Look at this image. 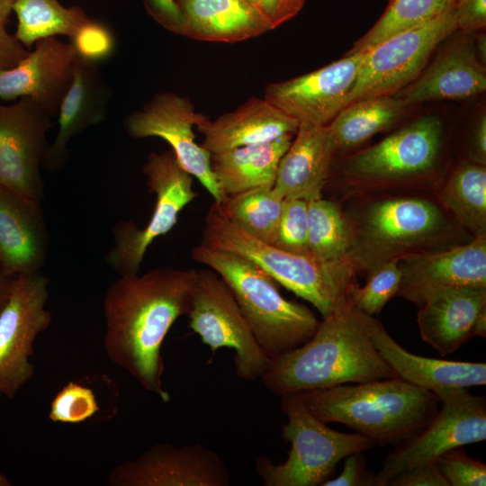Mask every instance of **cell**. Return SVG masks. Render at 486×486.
Instances as JSON below:
<instances>
[{
	"label": "cell",
	"mask_w": 486,
	"mask_h": 486,
	"mask_svg": "<svg viewBox=\"0 0 486 486\" xmlns=\"http://www.w3.org/2000/svg\"><path fill=\"white\" fill-rule=\"evenodd\" d=\"M471 161L486 165V116L481 114L477 120L471 139Z\"/></svg>",
	"instance_id": "cell-46"
},
{
	"label": "cell",
	"mask_w": 486,
	"mask_h": 486,
	"mask_svg": "<svg viewBox=\"0 0 486 486\" xmlns=\"http://www.w3.org/2000/svg\"><path fill=\"white\" fill-rule=\"evenodd\" d=\"M196 272L163 266L120 276L104 298L108 358L164 402L170 394L163 386L161 346L175 321L189 310Z\"/></svg>",
	"instance_id": "cell-1"
},
{
	"label": "cell",
	"mask_w": 486,
	"mask_h": 486,
	"mask_svg": "<svg viewBox=\"0 0 486 486\" xmlns=\"http://www.w3.org/2000/svg\"><path fill=\"white\" fill-rule=\"evenodd\" d=\"M12 279L13 277L5 276L0 273V310L8 297Z\"/></svg>",
	"instance_id": "cell-47"
},
{
	"label": "cell",
	"mask_w": 486,
	"mask_h": 486,
	"mask_svg": "<svg viewBox=\"0 0 486 486\" xmlns=\"http://www.w3.org/2000/svg\"><path fill=\"white\" fill-rule=\"evenodd\" d=\"M486 309V287H446L419 307L417 322L422 339L441 356L454 353L472 337Z\"/></svg>",
	"instance_id": "cell-23"
},
{
	"label": "cell",
	"mask_w": 486,
	"mask_h": 486,
	"mask_svg": "<svg viewBox=\"0 0 486 486\" xmlns=\"http://www.w3.org/2000/svg\"><path fill=\"white\" fill-rule=\"evenodd\" d=\"M372 342L398 378L436 393L450 388L486 383L485 363L442 360L417 356L400 346L381 321L369 318Z\"/></svg>",
	"instance_id": "cell-22"
},
{
	"label": "cell",
	"mask_w": 486,
	"mask_h": 486,
	"mask_svg": "<svg viewBox=\"0 0 486 486\" xmlns=\"http://www.w3.org/2000/svg\"><path fill=\"white\" fill-rule=\"evenodd\" d=\"M186 315L191 329L212 352L220 347L234 350L237 376L246 381L262 376L270 359L256 341L230 288L212 269L197 270Z\"/></svg>",
	"instance_id": "cell-10"
},
{
	"label": "cell",
	"mask_w": 486,
	"mask_h": 486,
	"mask_svg": "<svg viewBox=\"0 0 486 486\" xmlns=\"http://www.w3.org/2000/svg\"><path fill=\"white\" fill-rule=\"evenodd\" d=\"M322 486H374V474L367 470L362 452L353 453L344 458L339 475L329 478Z\"/></svg>",
	"instance_id": "cell-40"
},
{
	"label": "cell",
	"mask_w": 486,
	"mask_h": 486,
	"mask_svg": "<svg viewBox=\"0 0 486 486\" xmlns=\"http://www.w3.org/2000/svg\"><path fill=\"white\" fill-rule=\"evenodd\" d=\"M365 56L366 51L346 53L317 70L271 84L265 99L299 124L328 125L345 107Z\"/></svg>",
	"instance_id": "cell-16"
},
{
	"label": "cell",
	"mask_w": 486,
	"mask_h": 486,
	"mask_svg": "<svg viewBox=\"0 0 486 486\" xmlns=\"http://www.w3.org/2000/svg\"><path fill=\"white\" fill-rule=\"evenodd\" d=\"M441 408L419 432L399 443L374 474V486H386L398 473L435 461L444 453L486 439V400L466 388L445 389L435 393Z\"/></svg>",
	"instance_id": "cell-9"
},
{
	"label": "cell",
	"mask_w": 486,
	"mask_h": 486,
	"mask_svg": "<svg viewBox=\"0 0 486 486\" xmlns=\"http://www.w3.org/2000/svg\"><path fill=\"white\" fill-rule=\"evenodd\" d=\"M296 14L302 8L305 0H283Z\"/></svg>",
	"instance_id": "cell-51"
},
{
	"label": "cell",
	"mask_w": 486,
	"mask_h": 486,
	"mask_svg": "<svg viewBox=\"0 0 486 486\" xmlns=\"http://www.w3.org/2000/svg\"><path fill=\"white\" fill-rule=\"evenodd\" d=\"M292 136L211 154L212 173L225 197L257 187H273L279 162Z\"/></svg>",
	"instance_id": "cell-28"
},
{
	"label": "cell",
	"mask_w": 486,
	"mask_h": 486,
	"mask_svg": "<svg viewBox=\"0 0 486 486\" xmlns=\"http://www.w3.org/2000/svg\"><path fill=\"white\" fill-rule=\"evenodd\" d=\"M200 116L189 99L164 92L130 114L124 128L132 138L158 137L166 141L181 166L202 184L214 202L221 203L226 197L212 173L211 153L194 139L193 127Z\"/></svg>",
	"instance_id": "cell-15"
},
{
	"label": "cell",
	"mask_w": 486,
	"mask_h": 486,
	"mask_svg": "<svg viewBox=\"0 0 486 486\" xmlns=\"http://www.w3.org/2000/svg\"><path fill=\"white\" fill-rule=\"evenodd\" d=\"M192 258L226 283L269 359L302 346L314 335L320 324L314 313L284 298L274 281L250 260L202 244L192 249Z\"/></svg>",
	"instance_id": "cell-5"
},
{
	"label": "cell",
	"mask_w": 486,
	"mask_h": 486,
	"mask_svg": "<svg viewBox=\"0 0 486 486\" xmlns=\"http://www.w3.org/2000/svg\"><path fill=\"white\" fill-rule=\"evenodd\" d=\"M142 172L149 191L156 194V205L143 229L132 221H121L114 228V246L107 262L120 276L139 274L148 248L173 229L181 211L197 195L193 176L181 166L172 150L148 155Z\"/></svg>",
	"instance_id": "cell-8"
},
{
	"label": "cell",
	"mask_w": 486,
	"mask_h": 486,
	"mask_svg": "<svg viewBox=\"0 0 486 486\" xmlns=\"http://www.w3.org/2000/svg\"><path fill=\"white\" fill-rule=\"evenodd\" d=\"M474 47H475V50H476V53H477V56L480 59V61L485 65V57H486V38H485V33H481L478 38H477V40H476V43L474 44Z\"/></svg>",
	"instance_id": "cell-49"
},
{
	"label": "cell",
	"mask_w": 486,
	"mask_h": 486,
	"mask_svg": "<svg viewBox=\"0 0 486 486\" xmlns=\"http://www.w3.org/2000/svg\"><path fill=\"white\" fill-rule=\"evenodd\" d=\"M309 410L327 423L344 424L375 445L399 444L424 428L438 397L400 378L300 392Z\"/></svg>",
	"instance_id": "cell-3"
},
{
	"label": "cell",
	"mask_w": 486,
	"mask_h": 486,
	"mask_svg": "<svg viewBox=\"0 0 486 486\" xmlns=\"http://www.w3.org/2000/svg\"><path fill=\"white\" fill-rule=\"evenodd\" d=\"M148 13L163 27L179 33L181 14L176 0H143Z\"/></svg>",
	"instance_id": "cell-43"
},
{
	"label": "cell",
	"mask_w": 486,
	"mask_h": 486,
	"mask_svg": "<svg viewBox=\"0 0 486 486\" xmlns=\"http://www.w3.org/2000/svg\"><path fill=\"white\" fill-rule=\"evenodd\" d=\"M456 0H389L378 21L347 53L365 51L398 32L428 23L454 10Z\"/></svg>",
	"instance_id": "cell-34"
},
{
	"label": "cell",
	"mask_w": 486,
	"mask_h": 486,
	"mask_svg": "<svg viewBox=\"0 0 486 486\" xmlns=\"http://www.w3.org/2000/svg\"><path fill=\"white\" fill-rule=\"evenodd\" d=\"M10 481L5 477L4 474L0 472V486H10Z\"/></svg>",
	"instance_id": "cell-52"
},
{
	"label": "cell",
	"mask_w": 486,
	"mask_h": 486,
	"mask_svg": "<svg viewBox=\"0 0 486 486\" xmlns=\"http://www.w3.org/2000/svg\"><path fill=\"white\" fill-rule=\"evenodd\" d=\"M473 336L486 338V309L481 312L476 320Z\"/></svg>",
	"instance_id": "cell-48"
},
{
	"label": "cell",
	"mask_w": 486,
	"mask_h": 486,
	"mask_svg": "<svg viewBox=\"0 0 486 486\" xmlns=\"http://www.w3.org/2000/svg\"><path fill=\"white\" fill-rule=\"evenodd\" d=\"M14 0H0V19L7 22L10 13L13 11Z\"/></svg>",
	"instance_id": "cell-50"
},
{
	"label": "cell",
	"mask_w": 486,
	"mask_h": 486,
	"mask_svg": "<svg viewBox=\"0 0 486 486\" xmlns=\"http://www.w3.org/2000/svg\"><path fill=\"white\" fill-rule=\"evenodd\" d=\"M52 117L30 98L0 104V186L41 202L40 174Z\"/></svg>",
	"instance_id": "cell-14"
},
{
	"label": "cell",
	"mask_w": 486,
	"mask_h": 486,
	"mask_svg": "<svg viewBox=\"0 0 486 486\" xmlns=\"http://www.w3.org/2000/svg\"><path fill=\"white\" fill-rule=\"evenodd\" d=\"M387 485L449 486L435 461L420 464L398 473L388 482Z\"/></svg>",
	"instance_id": "cell-41"
},
{
	"label": "cell",
	"mask_w": 486,
	"mask_h": 486,
	"mask_svg": "<svg viewBox=\"0 0 486 486\" xmlns=\"http://www.w3.org/2000/svg\"><path fill=\"white\" fill-rule=\"evenodd\" d=\"M201 244L250 260L274 282L311 303L323 318L347 301L357 286V272L348 258L321 260L284 251L246 232L216 202L206 213Z\"/></svg>",
	"instance_id": "cell-4"
},
{
	"label": "cell",
	"mask_w": 486,
	"mask_h": 486,
	"mask_svg": "<svg viewBox=\"0 0 486 486\" xmlns=\"http://www.w3.org/2000/svg\"><path fill=\"white\" fill-rule=\"evenodd\" d=\"M350 299L320 322L302 346L270 359L260 377L264 386L281 396L349 382L398 378L370 338L369 318Z\"/></svg>",
	"instance_id": "cell-2"
},
{
	"label": "cell",
	"mask_w": 486,
	"mask_h": 486,
	"mask_svg": "<svg viewBox=\"0 0 486 486\" xmlns=\"http://www.w3.org/2000/svg\"><path fill=\"white\" fill-rule=\"evenodd\" d=\"M49 280L40 272L14 276L0 310V393L13 399L34 374L29 361L51 314L46 309Z\"/></svg>",
	"instance_id": "cell-12"
},
{
	"label": "cell",
	"mask_w": 486,
	"mask_h": 486,
	"mask_svg": "<svg viewBox=\"0 0 486 486\" xmlns=\"http://www.w3.org/2000/svg\"><path fill=\"white\" fill-rule=\"evenodd\" d=\"M486 69L473 42L458 40L446 48L410 85L395 95L410 104L463 100L483 93Z\"/></svg>",
	"instance_id": "cell-24"
},
{
	"label": "cell",
	"mask_w": 486,
	"mask_h": 486,
	"mask_svg": "<svg viewBox=\"0 0 486 486\" xmlns=\"http://www.w3.org/2000/svg\"><path fill=\"white\" fill-rule=\"evenodd\" d=\"M48 248L41 202L0 186V273L13 277L40 272Z\"/></svg>",
	"instance_id": "cell-20"
},
{
	"label": "cell",
	"mask_w": 486,
	"mask_h": 486,
	"mask_svg": "<svg viewBox=\"0 0 486 486\" xmlns=\"http://www.w3.org/2000/svg\"><path fill=\"white\" fill-rule=\"evenodd\" d=\"M454 12L457 30L464 33L482 31L486 26V0H456Z\"/></svg>",
	"instance_id": "cell-42"
},
{
	"label": "cell",
	"mask_w": 486,
	"mask_h": 486,
	"mask_svg": "<svg viewBox=\"0 0 486 486\" xmlns=\"http://www.w3.org/2000/svg\"><path fill=\"white\" fill-rule=\"evenodd\" d=\"M202 148L218 154L238 147L274 140L296 133L299 123L265 98H249L235 111L210 121L201 114L196 125Z\"/></svg>",
	"instance_id": "cell-26"
},
{
	"label": "cell",
	"mask_w": 486,
	"mask_h": 486,
	"mask_svg": "<svg viewBox=\"0 0 486 486\" xmlns=\"http://www.w3.org/2000/svg\"><path fill=\"white\" fill-rule=\"evenodd\" d=\"M295 135L279 162L273 188L283 199L321 198L337 151L328 127L302 123Z\"/></svg>",
	"instance_id": "cell-25"
},
{
	"label": "cell",
	"mask_w": 486,
	"mask_h": 486,
	"mask_svg": "<svg viewBox=\"0 0 486 486\" xmlns=\"http://www.w3.org/2000/svg\"><path fill=\"white\" fill-rule=\"evenodd\" d=\"M457 30L454 10L398 32L366 51L345 106L358 100L393 95L414 81L437 45Z\"/></svg>",
	"instance_id": "cell-11"
},
{
	"label": "cell",
	"mask_w": 486,
	"mask_h": 486,
	"mask_svg": "<svg viewBox=\"0 0 486 486\" xmlns=\"http://www.w3.org/2000/svg\"><path fill=\"white\" fill-rule=\"evenodd\" d=\"M77 55L57 37L39 40L14 68L0 71V98H30L52 118L73 77Z\"/></svg>",
	"instance_id": "cell-19"
},
{
	"label": "cell",
	"mask_w": 486,
	"mask_h": 486,
	"mask_svg": "<svg viewBox=\"0 0 486 486\" xmlns=\"http://www.w3.org/2000/svg\"><path fill=\"white\" fill-rule=\"evenodd\" d=\"M399 259H392L370 274L365 285L356 286L350 302L358 310L374 316L394 296L400 288L401 272L398 266Z\"/></svg>",
	"instance_id": "cell-35"
},
{
	"label": "cell",
	"mask_w": 486,
	"mask_h": 486,
	"mask_svg": "<svg viewBox=\"0 0 486 486\" xmlns=\"http://www.w3.org/2000/svg\"><path fill=\"white\" fill-rule=\"evenodd\" d=\"M12 10L18 21L14 35L28 50L44 38H71L90 20L82 8L66 7L58 0H14Z\"/></svg>",
	"instance_id": "cell-30"
},
{
	"label": "cell",
	"mask_w": 486,
	"mask_h": 486,
	"mask_svg": "<svg viewBox=\"0 0 486 486\" xmlns=\"http://www.w3.org/2000/svg\"><path fill=\"white\" fill-rule=\"evenodd\" d=\"M449 486H485L486 465L467 455L463 446L453 448L436 460Z\"/></svg>",
	"instance_id": "cell-38"
},
{
	"label": "cell",
	"mask_w": 486,
	"mask_h": 486,
	"mask_svg": "<svg viewBox=\"0 0 486 486\" xmlns=\"http://www.w3.org/2000/svg\"><path fill=\"white\" fill-rule=\"evenodd\" d=\"M280 405L287 418L282 436L291 443V449L285 462L279 464L266 455L256 460V471L266 486L322 485L346 456L375 446L357 432L347 434L328 428L309 410L300 392L281 395Z\"/></svg>",
	"instance_id": "cell-7"
},
{
	"label": "cell",
	"mask_w": 486,
	"mask_h": 486,
	"mask_svg": "<svg viewBox=\"0 0 486 486\" xmlns=\"http://www.w3.org/2000/svg\"><path fill=\"white\" fill-rule=\"evenodd\" d=\"M78 57L96 63L112 55L114 38L104 24L91 19L70 38Z\"/></svg>",
	"instance_id": "cell-39"
},
{
	"label": "cell",
	"mask_w": 486,
	"mask_h": 486,
	"mask_svg": "<svg viewBox=\"0 0 486 486\" xmlns=\"http://www.w3.org/2000/svg\"><path fill=\"white\" fill-rule=\"evenodd\" d=\"M5 23L0 19V71L15 67L29 52L14 34L7 32Z\"/></svg>",
	"instance_id": "cell-44"
},
{
	"label": "cell",
	"mask_w": 486,
	"mask_h": 486,
	"mask_svg": "<svg viewBox=\"0 0 486 486\" xmlns=\"http://www.w3.org/2000/svg\"><path fill=\"white\" fill-rule=\"evenodd\" d=\"M440 199L473 237L486 235V165L462 163L443 188Z\"/></svg>",
	"instance_id": "cell-31"
},
{
	"label": "cell",
	"mask_w": 486,
	"mask_h": 486,
	"mask_svg": "<svg viewBox=\"0 0 486 486\" xmlns=\"http://www.w3.org/2000/svg\"><path fill=\"white\" fill-rule=\"evenodd\" d=\"M230 482L222 459L201 444L154 445L121 463L109 476L112 486H229Z\"/></svg>",
	"instance_id": "cell-17"
},
{
	"label": "cell",
	"mask_w": 486,
	"mask_h": 486,
	"mask_svg": "<svg viewBox=\"0 0 486 486\" xmlns=\"http://www.w3.org/2000/svg\"><path fill=\"white\" fill-rule=\"evenodd\" d=\"M410 104L393 95L356 101L345 106L328 125L337 150L358 146L398 122Z\"/></svg>",
	"instance_id": "cell-29"
},
{
	"label": "cell",
	"mask_w": 486,
	"mask_h": 486,
	"mask_svg": "<svg viewBox=\"0 0 486 486\" xmlns=\"http://www.w3.org/2000/svg\"><path fill=\"white\" fill-rule=\"evenodd\" d=\"M307 209L310 256L321 260L348 258L354 244V230L340 207L321 197L309 201Z\"/></svg>",
	"instance_id": "cell-32"
},
{
	"label": "cell",
	"mask_w": 486,
	"mask_h": 486,
	"mask_svg": "<svg viewBox=\"0 0 486 486\" xmlns=\"http://www.w3.org/2000/svg\"><path fill=\"white\" fill-rule=\"evenodd\" d=\"M100 410L94 390L81 382H69L55 395L49 418L53 422L80 424Z\"/></svg>",
	"instance_id": "cell-36"
},
{
	"label": "cell",
	"mask_w": 486,
	"mask_h": 486,
	"mask_svg": "<svg viewBox=\"0 0 486 486\" xmlns=\"http://www.w3.org/2000/svg\"><path fill=\"white\" fill-rule=\"evenodd\" d=\"M283 201L273 187H257L227 196L217 204L246 232L273 245Z\"/></svg>",
	"instance_id": "cell-33"
},
{
	"label": "cell",
	"mask_w": 486,
	"mask_h": 486,
	"mask_svg": "<svg viewBox=\"0 0 486 486\" xmlns=\"http://www.w3.org/2000/svg\"><path fill=\"white\" fill-rule=\"evenodd\" d=\"M307 203L302 199H284L273 245L290 253L310 256Z\"/></svg>",
	"instance_id": "cell-37"
},
{
	"label": "cell",
	"mask_w": 486,
	"mask_h": 486,
	"mask_svg": "<svg viewBox=\"0 0 486 486\" xmlns=\"http://www.w3.org/2000/svg\"><path fill=\"white\" fill-rule=\"evenodd\" d=\"M260 10L274 28L281 25L296 14L283 0H246Z\"/></svg>",
	"instance_id": "cell-45"
},
{
	"label": "cell",
	"mask_w": 486,
	"mask_h": 486,
	"mask_svg": "<svg viewBox=\"0 0 486 486\" xmlns=\"http://www.w3.org/2000/svg\"><path fill=\"white\" fill-rule=\"evenodd\" d=\"M111 89L96 63L77 56L71 84L57 113L58 131L46 150L42 167L60 169L73 138L105 119Z\"/></svg>",
	"instance_id": "cell-21"
},
{
	"label": "cell",
	"mask_w": 486,
	"mask_h": 486,
	"mask_svg": "<svg viewBox=\"0 0 486 486\" xmlns=\"http://www.w3.org/2000/svg\"><path fill=\"white\" fill-rule=\"evenodd\" d=\"M181 14L179 33L190 38L236 42L274 28L269 19L246 0H176Z\"/></svg>",
	"instance_id": "cell-27"
},
{
	"label": "cell",
	"mask_w": 486,
	"mask_h": 486,
	"mask_svg": "<svg viewBox=\"0 0 486 486\" xmlns=\"http://www.w3.org/2000/svg\"><path fill=\"white\" fill-rule=\"evenodd\" d=\"M354 244L348 259L367 274L392 259L436 250L453 232L443 211L419 197H386L369 202L349 218Z\"/></svg>",
	"instance_id": "cell-6"
},
{
	"label": "cell",
	"mask_w": 486,
	"mask_h": 486,
	"mask_svg": "<svg viewBox=\"0 0 486 486\" xmlns=\"http://www.w3.org/2000/svg\"><path fill=\"white\" fill-rule=\"evenodd\" d=\"M441 144V121L436 116H424L349 157L344 164V174L366 184L420 176L434 168Z\"/></svg>",
	"instance_id": "cell-13"
},
{
	"label": "cell",
	"mask_w": 486,
	"mask_h": 486,
	"mask_svg": "<svg viewBox=\"0 0 486 486\" xmlns=\"http://www.w3.org/2000/svg\"><path fill=\"white\" fill-rule=\"evenodd\" d=\"M398 266L401 280L397 296L418 307L441 288L486 287V235L445 249L406 255Z\"/></svg>",
	"instance_id": "cell-18"
}]
</instances>
